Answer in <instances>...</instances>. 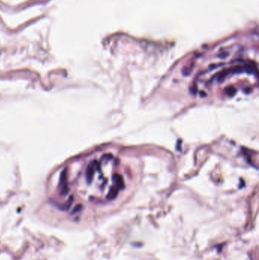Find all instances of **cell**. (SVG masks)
<instances>
[{"label":"cell","instance_id":"6da1fadb","mask_svg":"<svg viewBox=\"0 0 259 260\" xmlns=\"http://www.w3.org/2000/svg\"><path fill=\"white\" fill-rule=\"evenodd\" d=\"M98 165H99V164H98L97 161H92V162L89 164L88 167H87L86 170V180L88 183H90L91 182L92 178H93L94 173L96 172V169H97Z\"/></svg>","mask_w":259,"mask_h":260}]
</instances>
